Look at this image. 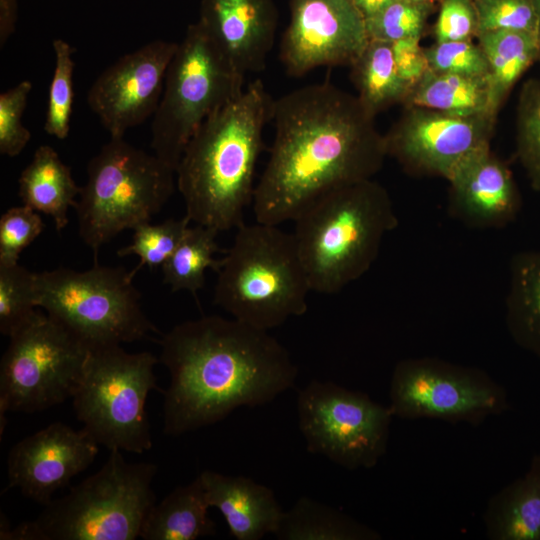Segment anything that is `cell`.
Masks as SVG:
<instances>
[{
  "label": "cell",
  "instance_id": "25",
  "mask_svg": "<svg viewBox=\"0 0 540 540\" xmlns=\"http://www.w3.org/2000/svg\"><path fill=\"white\" fill-rule=\"evenodd\" d=\"M403 106H420L456 115L497 116L488 77L427 70L412 86Z\"/></svg>",
  "mask_w": 540,
  "mask_h": 540
},
{
  "label": "cell",
  "instance_id": "11",
  "mask_svg": "<svg viewBox=\"0 0 540 540\" xmlns=\"http://www.w3.org/2000/svg\"><path fill=\"white\" fill-rule=\"evenodd\" d=\"M0 362V415L33 413L72 398L89 348L62 324L38 312L9 337Z\"/></svg>",
  "mask_w": 540,
  "mask_h": 540
},
{
  "label": "cell",
  "instance_id": "22",
  "mask_svg": "<svg viewBox=\"0 0 540 540\" xmlns=\"http://www.w3.org/2000/svg\"><path fill=\"white\" fill-rule=\"evenodd\" d=\"M18 184L24 205L50 216L57 231L66 227L68 211L76 206L81 187L54 148L39 146L21 172Z\"/></svg>",
  "mask_w": 540,
  "mask_h": 540
},
{
  "label": "cell",
  "instance_id": "6",
  "mask_svg": "<svg viewBox=\"0 0 540 540\" xmlns=\"http://www.w3.org/2000/svg\"><path fill=\"white\" fill-rule=\"evenodd\" d=\"M154 463H130L111 450L102 468L45 505L41 514L13 529L1 526L2 540H134L154 506Z\"/></svg>",
  "mask_w": 540,
  "mask_h": 540
},
{
  "label": "cell",
  "instance_id": "38",
  "mask_svg": "<svg viewBox=\"0 0 540 540\" xmlns=\"http://www.w3.org/2000/svg\"><path fill=\"white\" fill-rule=\"evenodd\" d=\"M32 83L24 80L0 94V153L9 157L19 155L31 138L22 117Z\"/></svg>",
  "mask_w": 540,
  "mask_h": 540
},
{
  "label": "cell",
  "instance_id": "34",
  "mask_svg": "<svg viewBox=\"0 0 540 540\" xmlns=\"http://www.w3.org/2000/svg\"><path fill=\"white\" fill-rule=\"evenodd\" d=\"M432 4L413 0H395L365 20L369 39L393 43L403 39H421Z\"/></svg>",
  "mask_w": 540,
  "mask_h": 540
},
{
  "label": "cell",
  "instance_id": "40",
  "mask_svg": "<svg viewBox=\"0 0 540 540\" xmlns=\"http://www.w3.org/2000/svg\"><path fill=\"white\" fill-rule=\"evenodd\" d=\"M391 45L397 71L411 89L429 69L424 49L420 46V39H403Z\"/></svg>",
  "mask_w": 540,
  "mask_h": 540
},
{
  "label": "cell",
  "instance_id": "39",
  "mask_svg": "<svg viewBox=\"0 0 540 540\" xmlns=\"http://www.w3.org/2000/svg\"><path fill=\"white\" fill-rule=\"evenodd\" d=\"M478 33L474 0H441L434 26L436 42L474 40Z\"/></svg>",
  "mask_w": 540,
  "mask_h": 540
},
{
  "label": "cell",
  "instance_id": "42",
  "mask_svg": "<svg viewBox=\"0 0 540 540\" xmlns=\"http://www.w3.org/2000/svg\"><path fill=\"white\" fill-rule=\"evenodd\" d=\"M365 20L373 17L395 0H352Z\"/></svg>",
  "mask_w": 540,
  "mask_h": 540
},
{
  "label": "cell",
  "instance_id": "21",
  "mask_svg": "<svg viewBox=\"0 0 540 540\" xmlns=\"http://www.w3.org/2000/svg\"><path fill=\"white\" fill-rule=\"evenodd\" d=\"M484 523L491 540H540V454L522 477L490 498Z\"/></svg>",
  "mask_w": 540,
  "mask_h": 540
},
{
  "label": "cell",
  "instance_id": "16",
  "mask_svg": "<svg viewBox=\"0 0 540 540\" xmlns=\"http://www.w3.org/2000/svg\"><path fill=\"white\" fill-rule=\"evenodd\" d=\"M178 43L155 40L119 58L91 85L87 102L110 137L153 116Z\"/></svg>",
  "mask_w": 540,
  "mask_h": 540
},
{
  "label": "cell",
  "instance_id": "18",
  "mask_svg": "<svg viewBox=\"0 0 540 540\" xmlns=\"http://www.w3.org/2000/svg\"><path fill=\"white\" fill-rule=\"evenodd\" d=\"M448 212L471 228H502L520 213L522 198L508 166L490 149L466 157L447 179Z\"/></svg>",
  "mask_w": 540,
  "mask_h": 540
},
{
  "label": "cell",
  "instance_id": "20",
  "mask_svg": "<svg viewBox=\"0 0 540 540\" xmlns=\"http://www.w3.org/2000/svg\"><path fill=\"white\" fill-rule=\"evenodd\" d=\"M199 477L209 506L222 513L237 540H258L275 533L284 512L270 488L244 476L210 470Z\"/></svg>",
  "mask_w": 540,
  "mask_h": 540
},
{
  "label": "cell",
  "instance_id": "13",
  "mask_svg": "<svg viewBox=\"0 0 540 540\" xmlns=\"http://www.w3.org/2000/svg\"><path fill=\"white\" fill-rule=\"evenodd\" d=\"M389 397L393 416L470 425H480L510 407L504 387L485 371L432 357L399 361Z\"/></svg>",
  "mask_w": 540,
  "mask_h": 540
},
{
  "label": "cell",
  "instance_id": "2",
  "mask_svg": "<svg viewBox=\"0 0 540 540\" xmlns=\"http://www.w3.org/2000/svg\"><path fill=\"white\" fill-rule=\"evenodd\" d=\"M163 432L179 436L241 407L274 400L294 386L298 368L268 331L218 315L187 320L162 335Z\"/></svg>",
  "mask_w": 540,
  "mask_h": 540
},
{
  "label": "cell",
  "instance_id": "37",
  "mask_svg": "<svg viewBox=\"0 0 540 540\" xmlns=\"http://www.w3.org/2000/svg\"><path fill=\"white\" fill-rule=\"evenodd\" d=\"M479 33L511 30L536 34L534 0H474Z\"/></svg>",
  "mask_w": 540,
  "mask_h": 540
},
{
  "label": "cell",
  "instance_id": "41",
  "mask_svg": "<svg viewBox=\"0 0 540 540\" xmlns=\"http://www.w3.org/2000/svg\"><path fill=\"white\" fill-rule=\"evenodd\" d=\"M17 0H0V46L3 47L15 30Z\"/></svg>",
  "mask_w": 540,
  "mask_h": 540
},
{
  "label": "cell",
  "instance_id": "36",
  "mask_svg": "<svg viewBox=\"0 0 540 540\" xmlns=\"http://www.w3.org/2000/svg\"><path fill=\"white\" fill-rule=\"evenodd\" d=\"M39 212L26 205L9 208L0 218V265L19 263L21 252L44 230Z\"/></svg>",
  "mask_w": 540,
  "mask_h": 540
},
{
  "label": "cell",
  "instance_id": "7",
  "mask_svg": "<svg viewBox=\"0 0 540 540\" xmlns=\"http://www.w3.org/2000/svg\"><path fill=\"white\" fill-rule=\"evenodd\" d=\"M176 171L127 141L110 137L87 165V182L74 207L78 232L93 251L126 229L150 222L172 196Z\"/></svg>",
  "mask_w": 540,
  "mask_h": 540
},
{
  "label": "cell",
  "instance_id": "28",
  "mask_svg": "<svg viewBox=\"0 0 540 540\" xmlns=\"http://www.w3.org/2000/svg\"><path fill=\"white\" fill-rule=\"evenodd\" d=\"M275 537L280 540H378L374 529L309 497L284 512Z\"/></svg>",
  "mask_w": 540,
  "mask_h": 540
},
{
  "label": "cell",
  "instance_id": "10",
  "mask_svg": "<svg viewBox=\"0 0 540 540\" xmlns=\"http://www.w3.org/2000/svg\"><path fill=\"white\" fill-rule=\"evenodd\" d=\"M157 361L150 352L128 353L121 345L89 350L72 399L82 428L99 445L137 454L151 449L145 405L149 392L159 389Z\"/></svg>",
  "mask_w": 540,
  "mask_h": 540
},
{
  "label": "cell",
  "instance_id": "19",
  "mask_svg": "<svg viewBox=\"0 0 540 540\" xmlns=\"http://www.w3.org/2000/svg\"><path fill=\"white\" fill-rule=\"evenodd\" d=\"M197 22L238 73L264 69L278 23L274 0H202Z\"/></svg>",
  "mask_w": 540,
  "mask_h": 540
},
{
  "label": "cell",
  "instance_id": "27",
  "mask_svg": "<svg viewBox=\"0 0 540 540\" xmlns=\"http://www.w3.org/2000/svg\"><path fill=\"white\" fill-rule=\"evenodd\" d=\"M488 63V79L496 112L528 68L538 61L535 33L498 30L477 36Z\"/></svg>",
  "mask_w": 540,
  "mask_h": 540
},
{
  "label": "cell",
  "instance_id": "1",
  "mask_svg": "<svg viewBox=\"0 0 540 540\" xmlns=\"http://www.w3.org/2000/svg\"><path fill=\"white\" fill-rule=\"evenodd\" d=\"M274 139L255 185V221H293L322 195L372 179L387 157L375 116L356 95L330 82L273 100Z\"/></svg>",
  "mask_w": 540,
  "mask_h": 540
},
{
  "label": "cell",
  "instance_id": "4",
  "mask_svg": "<svg viewBox=\"0 0 540 540\" xmlns=\"http://www.w3.org/2000/svg\"><path fill=\"white\" fill-rule=\"evenodd\" d=\"M293 222L311 291L327 295L367 273L384 237L399 224L388 191L373 178L322 195Z\"/></svg>",
  "mask_w": 540,
  "mask_h": 540
},
{
  "label": "cell",
  "instance_id": "9",
  "mask_svg": "<svg viewBox=\"0 0 540 540\" xmlns=\"http://www.w3.org/2000/svg\"><path fill=\"white\" fill-rule=\"evenodd\" d=\"M244 78L202 26L191 24L170 61L153 115L154 154L176 171L190 139L209 117L241 93Z\"/></svg>",
  "mask_w": 540,
  "mask_h": 540
},
{
  "label": "cell",
  "instance_id": "35",
  "mask_svg": "<svg viewBox=\"0 0 540 540\" xmlns=\"http://www.w3.org/2000/svg\"><path fill=\"white\" fill-rule=\"evenodd\" d=\"M424 52L433 72L488 77V63L477 41L435 42Z\"/></svg>",
  "mask_w": 540,
  "mask_h": 540
},
{
  "label": "cell",
  "instance_id": "31",
  "mask_svg": "<svg viewBox=\"0 0 540 540\" xmlns=\"http://www.w3.org/2000/svg\"><path fill=\"white\" fill-rule=\"evenodd\" d=\"M36 272L19 263L0 265V332L10 337L29 323L36 310Z\"/></svg>",
  "mask_w": 540,
  "mask_h": 540
},
{
  "label": "cell",
  "instance_id": "33",
  "mask_svg": "<svg viewBox=\"0 0 540 540\" xmlns=\"http://www.w3.org/2000/svg\"><path fill=\"white\" fill-rule=\"evenodd\" d=\"M190 220L184 216L181 219L169 218L158 224L144 223L133 231L132 242L118 250L120 257L137 255L138 265L131 270L135 274L144 266L150 268L162 267L170 258L187 228Z\"/></svg>",
  "mask_w": 540,
  "mask_h": 540
},
{
  "label": "cell",
  "instance_id": "14",
  "mask_svg": "<svg viewBox=\"0 0 540 540\" xmlns=\"http://www.w3.org/2000/svg\"><path fill=\"white\" fill-rule=\"evenodd\" d=\"M496 117L404 106L400 118L384 134L387 157L408 174L447 180L466 157L490 146Z\"/></svg>",
  "mask_w": 540,
  "mask_h": 540
},
{
  "label": "cell",
  "instance_id": "26",
  "mask_svg": "<svg viewBox=\"0 0 540 540\" xmlns=\"http://www.w3.org/2000/svg\"><path fill=\"white\" fill-rule=\"evenodd\" d=\"M350 67L356 96L374 116L405 102L410 86L397 71L391 43L369 39Z\"/></svg>",
  "mask_w": 540,
  "mask_h": 540
},
{
  "label": "cell",
  "instance_id": "29",
  "mask_svg": "<svg viewBox=\"0 0 540 540\" xmlns=\"http://www.w3.org/2000/svg\"><path fill=\"white\" fill-rule=\"evenodd\" d=\"M218 233L199 224L187 228L179 245L161 267L163 283L172 292L189 291L196 297L204 287L207 269L218 270L220 259L214 257L221 251L216 241Z\"/></svg>",
  "mask_w": 540,
  "mask_h": 540
},
{
  "label": "cell",
  "instance_id": "32",
  "mask_svg": "<svg viewBox=\"0 0 540 540\" xmlns=\"http://www.w3.org/2000/svg\"><path fill=\"white\" fill-rule=\"evenodd\" d=\"M55 54V67L49 87L44 131L57 139L67 138L73 107V48L62 39L52 43Z\"/></svg>",
  "mask_w": 540,
  "mask_h": 540
},
{
  "label": "cell",
  "instance_id": "23",
  "mask_svg": "<svg viewBox=\"0 0 540 540\" xmlns=\"http://www.w3.org/2000/svg\"><path fill=\"white\" fill-rule=\"evenodd\" d=\"M201 479L176 487L154 504L141 530L144 540H195L216 534Z\"/></svg>",
  "mask_w": 540,
  "mask_h": 540
},
{
  "label": "cell",
  "instance_id": "44",
  "mask_svg": "<svg viewBox=\"0 0 540 540\" xmlns=\"http://www.w3.org/2000/svg\"><path fill=\"white\" fill-rule=\"evenodd\" d=\"M413 1L421 2V3L432 4L434 1H437V0H413ZM440 1H441V0H440Z\"/></svg>",
  "mask_w": 540,
  "mask_h": 540
},
{
  "label": "cell",
  "instance_id": "17",
  "mask_svg": "<svg viewBox=\"0 0 540 540\" xmlns=\"http://www.w3.org/2000/svg\"><path fill=\"white\" fill-rule=\"evenodd\" d=\"M98 451L99 444L83 428L51 423L11 448L7 488L47 505L57 490L92 464Z\"/></svg>",
  "mask_w": 540,
  "mask_h": 540
},
{
  "label": "cell",
  "instance_id": "24",
  "mask_svg": "<svg viewBox=\"0 0 540 540\" xmlns=\"http://www.w3.org/2000/svg\"><path fill=\"white\" fill-rule=\"evenodd\" d=\"M505 308L511 338L540 358V251H522L512 257Z\"/></svg>",
  "mask_w": 540,
  "mask_h": 540
},
{
  "label": "cell",
  "instance_id": "12",
  "mask_svg": "<svg viewBox=\"0 0 540 540\" xmlns=\"http://www.w3.org/2000/svg\"><path fill=\"white\" fill-rule=\"evenodd\" d=\"M307 450L349 470L374 467L386 453L393 413L367 394L311 381L297 398Z\"/></svg>",
  "mask_w": 540,
  "mask_h": 540
},
{
  "label": "cell",
  "instance_id": "30",
  "mask_svg": "<svg viewBox=\"0 0 540 540\" xmlns=\"http://www.w3.org/2000/svg\"><path fill=\"white\" fill-rule=\"evenodd\" d=\"M516 156L530 186L540 192V78L526 80L518 95Z\"/></svg>",
  "mask_w": 540,
  "mask_h": 540
},
{
  "label": "cell",
  "instance_id": "8",
  "mask_svg": "<svg viewBox=\"0 0 540 540\" xmlns=\"http://www.w3.org/2000/svg\"><path fill=\"white\" fill-rule=\"evenodd\" d=\"M133 277L124 267L98 263L36 273L37 307L89 349L146 339L159 330L143 311Z\"/></svg>",
  "mask_w": 540,
  "mask_h": 540
},
{
  "label": "cell",
  "instance_id": "43",
  "mask_svg": "<svg viewBox=\"0 0 540 540\" xmlns=\"http://www.w3.org/2000/svg\"><path fill=\"white\" fill-rule=\"evenodd\" d=\"M536 14H537V28L536 38L538 43V61L540 63V0H534Z\"/></svg>",
  "mask_w": 540,
  "mask_h": 540
},
{
  "label": "cell",
  "instance_id": "3",
  "mask_svg": "<svg viewBox=\"0 0 540 540\" xmlns=\"http://www.w3.org/2000/svg\"><path fill=\"white\" fill-rule=\"evenodd\" d=\"M273 100L262 80L256 79L190 139L176 168V185L190 222L217 232L244 223Z\"/></svg>",
  "mask_w": 540,
  "mask_h": 540
},
{
  "label": "cell",
  "instance_id": "15",
  "mask_svg": "<svg viewBox=\"0 0 540 540\" xmlns=\"http://www.w3.org/2000/svg\"><path fill=\"white\" fill-rule=\"evenodd\" d=\"M280 45L287 73L300 77L322 66H350L369 41L352 0H291Z\"/></svg>",
  "mask_w": 540,
  "mask_h": 540
},
{
  "label": "cell",
  "instance_id": "5",
  "mask_svg": "<svg viewBox=\"0 0 540 540\" xmlns=\"http://www.w3.org/2000/svg\"><path fill=\"white\" fill-rule=\"evenodd\" d=\"M236 230L216 271L213 303L266 331L305 314L311 288L293 235L256 221Z\"/></svg>",
  "mask_w": 540,
  "mask_h": 540
}]
</instances>
